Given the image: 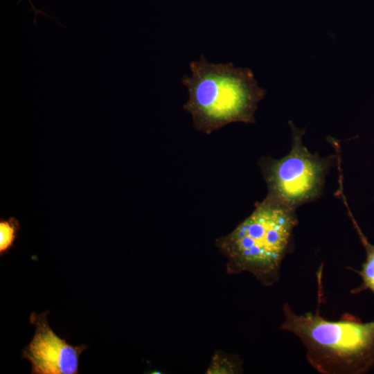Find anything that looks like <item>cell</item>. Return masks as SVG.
<instances>
[{
	"mask_svg": "<svg viewBox=\"0 0 374 374\" xmlns=\"http://www.w3.org/2000/svg\"><path fill=\"white\" fill-rule=\"evenodd\" d=\"M297 224L294 208L267 195L231 232L215 240L229 274H251L264 286L278 283Z\"/></svg>",
	"mask_w": 374,
	"mask_h": 374,
	"instance_id": "7a4b0ae2",
	"label": "cell"
},
{
	"mask_svg": "<svg viewBox=\"0 0 374 374\" xmlns=\"http://www.w3.org/2000/svg\"><path fill=\"white\" fill-rule=\"evenodd\" d=\"M21 1V0H19V2H20ZM28 1L29 3H30V6H31V11L35 13L34 24L36 23L35 19H36V17H37V15L38 14L40 13V14H42V15H45V16H48L47 15H46V14H45L44 12H42V10H37V9L35 7V6L33 5V3H32L31 0H28Z\"/></svg>",
	"mask_w": 374,
	"mask_h": 374,
	"instance_id": "9c48e42d",
	"label": "cell"
},
{
	"mask_svg": "<svg viewBox=\"0 0 374 374\" xmlns=\"http://www.w3.org/2000/svg\"><path fill=\"white\" fill-rule=\"evenodd\" d=\"M189 67L191 75L181 80L189 95L183 108L197 131L210 134L232 123H255L258 103L266 91L249 69L232 62L211 63L204 55Z\"/></svg>",
	"mask_w": 374,
	"mask_h": 374,
	"instance_id": "6da1fadb",
	"label": "cell"
},
{
	"mask_svg": "<svg viewBox=\"0 0 374 374\" xmlns=\"http://www.w3.org/2000/svg\"><path fill=\"white\" fill-rule=\"evenodd\" d=\"M292 127L291 152L283 159L263 163V171L269 188L267 195L295 209L319 193L326 164L303 145V132Z\"/></svg>",
	"mask_w": 374,
	"mask_h": 374,
	"instance_id": "277c9868",
	"label": "cell"
},
{
	"mask_svg": "<svg viewBox=\"0 0 374 374\" xmlns=\"http://www.w3.org/2000/svg\"><path fill=\"white\" fill-rule=\"evenodd\" d=\"M349 216L350 217L359 239L364 247L366 251V260L362 265L359 271L353 269L362 278V284L351 291L352 294H357L362 291L370 290L374 294V245L371 244L366 236L364 235L352 215L348 207L347 206Z\"/></svg>",
	"mask_w": 374,
	"mask_h": 374,
	"instance_id": "8992f818",
	"label": "cell"
},
{
	"mask_svg": "<svg viewBox=\"0 0 374 374\" xmlns=\"http://www.w3.org/2000/svg\"><path fill=\"white\" fill-rule=\"evenodd\" d=\"M20 230L19 221L14 217L0 220V256H3L13 247Z\"/></svg>",
	"mask_w": 374,
	"mask_h": 374,
	"instance_id": "ba28073f",
	"label": "cell"
},
{
	"mask_svg": "<svg viewBox=\"0 0 374 374\" xmlns=\"http://www.w3.org/2000/svg\"><path fill=\"white\" fill-rule=\"evenodd\" d=\"M48 314L45 311L30 314L35 332L21 357L30 362L31 374H78L80 356L88 346H71L58 337L48 325Z\"/></svg>",
	"mask_w": 374,
	"mask_h": 374,
	"instance_id": "5b68a950",
	"label": "cell"
},
{
	"mask_svg": "<svg viewBox=\"0 0 374 374\" xmlns=\"http://www.w3.org/2000/svg\"><path fill=\"white\" fill-rule=\"evenodd\" d=\"M298 314L288 302L279 328L296 336L309 364L322 374H363L374 366V320L363 323L345 314L329 321L319 314Z\"/></svg>",
	"mask_w": 374,
	"mask_h": 374,
	"instance_id": "3957f363",
	"label": "cell"
},
{
	"mask_svg": "<svg viewBox=\"0 0 374 374\" xmlns=\"http://www.w3.org/2000/svg\"><path fill=\"white\" fill-rule=\"evenodd\" d=\"M243 373L242 361L238 355L215 351L206 374H239Z\"/></svg>",
	"mask_w": 374,
	"mask_h": 374,
	"instance_id": "52a82bcc",
	"label": "cell"
}]
</instances>
